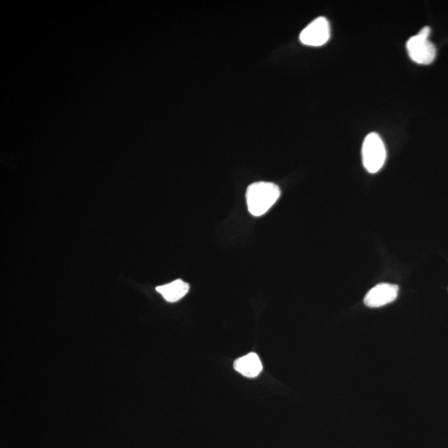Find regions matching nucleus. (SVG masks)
<instances>
[{"mask_svg": "<svg viewBox=\"0 0 448 448\" xmlns=\"http://www.w3.org/2000/svg\"><path fill=\"white\" fill-rule=\"evenodd\" d=\"M399 295V287L389 284V283H381L369 290L364 297L365 306L370 308H379L392 303Z\"/></svg>", "mask_w": 448, "mask_h": 448, "instance_id": "nucleus-5", "label": "nucleus"}, {"mask_svg": "<svg viewBox=\"0 0 448 448\" xmlns=\"http://www.w3.org/2000/svg\"><path fill=\"white\" fill-rule=\"evenodd\" d=\"M387 157L384 143L377 133H370L365 137L362 146L364 167L369 173L375 174L383 168Z\"/></svg>", "mask_w": 448, "mask_h": 448, "instance_id": "nucleus-3", "label": "nucleus"}, {"mask_svg": "<svg viewBox=\"0 0 448 448\" xmlns=\"http://www.w3.org/2000/svg\"><path fill=\"white\" fill-rule=\"evenodd\" d=\"M156 291L168 302H176L189 291V285L182 280H175L168 284L156 287Z\"/></svg>", "mask_w": 448, "mask_h": 448, "instance_id": "nucleus-7", "label": "nucleus"}, {"mask_svg": "<svg viewBox=\"0 0 448 448\" xmlns=\"http://www.w3.org/2000/svg\"><path fill=\"white\" fill-rule=\"evenodd\" d=\"M234 367L237 372L248 378H256L262 372L261 359L255 353H250L235 360Z\"/></svg>", "mask_w": 448, "mask_h": 448, "instance_id": "nucleus-6", "label": "nucleus"}, {"mask_svg": "<svg viewBox=\"0 0 448 448\" xmlns=\"http://www.w3.org/2000/svg\"><path fill=\"white\" fill-rule=\"evenodd\" d=\"M331 38V26L326 18L319 17L309 24L300 34L301 42L311 47H321Z\"/></svg>", "mask_w": 448, "mask_h": 448, "instance_id": "nucleus-4", "label": "nucleus"}, {"mask_svg": "<svg viewBox=\"0 0 448 448\" xmlns=\"http://www.w3.org/2000/svg\"><path fill=\"white\" fill-rule=\"evenodd\" d=\"M431 32L432 29L429 27H424L407 42V51L409 58L414 63L429 65L436 59L437 49L429 40Z\"/></svg>", "mask_w": 448, "mask_h": 448, "instance_id": "nucleus-2", "label": "nucleus"}, {"mask_svg": "<svg viewBox=\"0 0 448 448\" xmlns=\"http://www.w3.org/2000/svg\"><path fill=\"white\" fill-rule=\"evenodd\" d=\"M280 195V188L274 183L252 184L246 193L249 213L255 217L265 214L274 205Z\"/></svg>", "mask_w": 448, "mask_h": 448, "instance_id": "nucleus-1", "label": "nucleus"}]
</instances>
